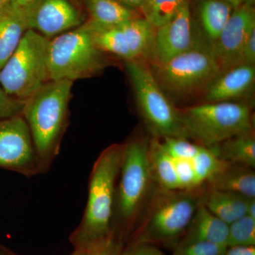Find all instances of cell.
Returning <instances> with one entry per match:
<instances>
[{"instance_id":"6da1fadb","label":"cell","mask_w":255,"mask_h":255,"mask_svg":"<svg viewBox=\"0 0 255 255\" xmlns=\"http://www.w3.org/2000/svg\"><path fill=\"white\" fill-rule=\"evenodd\" d=\"M148 148L152 179L164 191L201 190L227 164L211 147L186 137H155Z\"/></svg>"},{"instance_id":"7a4b0ae2","label":"cell","mask_w":255,"mask_h":255,"mask_svg":"<svg viewBox=\"0 0 255 255\" xmlns=\"http://www.w3.org/2000/svg\"><path fill=\"white\" fill-rule=\"evenodd\" d=\"M124 143L113 144L101 152L89 179L88 196L80 224L70 236L73 254L86 255L112 239L116 188L123 159Z\"/></svg>"},{"instance_id":"3957f363","label":"cell","mask_w":255,"mask_h":255,"mask_svg":"<svg viewBox=\"0 0 255 255\" xmlns=\"http://www.w3.org/2000/svg\"><path fill=\"white\" fill-rule=\"evenodd\" d=\"M73 82L49 80L28 99L21 115L31 132L44 173L60 152L69 124V105Z\"/></svg>"},{"instance_id":"277c9868","label":"cell","mask_w":255,"mask_h":255,"mask_svg":"<svg viewBox=\"0 0 255 255\" xmlns=\"http://www.w3.org/2000/svg\"><path fill=\"white\" fill-rule=\"evenodd\" d=\"M149 142L132 137L124 142L123 159L116 188L112 236L127 232L138 219L153 183L149 159Z\"/></svg>"},{"instance_id":"5b68a950","label":"cell","mask_w":255,"mask_h":255,"mask_svg":"<svg viewBox=\"0 0 255 255\" xmlns=\"http://www.w3.org/2000/svg\"><path fill=\"white\" fill-rule=\"evenodd\" d=\"M105 53L95 46L88 21L48 40L50 80L74 82L95 76L107 66Z\"/></svg>"},{"instance_id":"8992f818","label":"cell","mask_w":255,"mask_h":255,"mask_svg":"<svg viewBox=\"0 0 255 255\" xmlns=\"http://www.w3.org/2000/svg\"><path fill=\"white\" fill-rule=\"evenodd\" d=\"M179 112L188 138L207 147L253 130L251 107L243 102H207Z\"/></svg>"},{"instance_id":"52a82bcc","label":"cell","mask_w":255,"mask_h":255,"mask_svg":"<svg viewBox=\"0 0 255 255\" xmlns=\"http://www.w3.org/2000/svg\"><path fill=\"white\" fill-rule=\"evenodd\" d=\"M46 37L25 32L14 53L0 70V85L8 95L25 101L49 81Z\"/></svg>"},{"instance_id":"ba28073f","label":"cell","mask_w":255,"mask_h":255,"mask_svg":"<svg viewBox=\"0 0 255 255\" xmlns=\"http://www.w3.org/2000/svg\"><path fill=\"white\" fill-rule=\"evenodd\" d=\"M125 68L139 111L155 137L188 138L179 110L166 97L150 68L143 62L133 60H125Z\"/></svg>"},{"instance_id":"9c48e42d","label":"cell","mask_w":255,"mask_h":255,"mask_svg":"<svg viewBox=\"0 0 255 255\" xmlns=\"http://www.w3.org/2000/svg\"><path fill=\"white\" fill-rule=\"evenodd\" d=\"M150 70L162 90L178 97L206 90L221 72L211 47L205 43L163 63L152 64Z\"/></svg>"},{"instance_id":"30bf717a","label":"cell","mask_w":255,"mask_h":255,"mask_svg":"<svg viewBox=\"0 0 255 255\" xmlns=\"http://www.w3.org/2000/svg\"><path fill=\"white\" fill-rule=\"evenodd\" d=\"M146 213L145 237L155 241L177 238L189 226L201 204V191H171L159 189Z\"/></svg>"},{"instance_id":"8fae6325","label":"cell","mask_w":255,"mask_h":255,"mask_svg":"<svg viewBox=\"0 0 255 255\" xmlns=\"http://www.w3.org/2000/svg\"><path fill=\"white\" fill-rule=\"evenodd\" d=\"M0 167L28 178L45 174L31 132L21 114L0 121Z\"/></svg>"},{"instance_id":"7c38bea8","label":"cell","mask_w":255,"mask_h":255,"mask_svg":"<svg viewBox=\"0 0 255 255\" xmlns=\"http://www.w3.org/2000/svg\"><path fill=\"white\" fill-rule=\"evenodd\" d=\"M190 1L187 0L172 19L156 28L149 58L152 64L163 63L204 43L194 38Z\"/></svg>"},{"instance_id":"4fadbf2b","label":"cell","mask_w":255,"mask_h":255,"mask_svg":"<svg viewBox=\"0 0 255 255\" xmlns=\"http://www.w3.org/2000/svg\"><path fill=\"white\" fill-rule=\"evenodd\" d=\"M23 9L28 30L49 39L83 23L80 11L70 0H34Z\"/></svg>"},{"instance_id":"5bb4252c","label":"cell","mask_w":255,"mask_h":255,"mask_svg":"<svg viewBox=\"0 0 255 255\" xmlns=\"http://www.w3.org/2000/svg\"><path fill=\"white\" fill-rule=\"evenodd\" d=\"M255 30L254 7L241 4L235 8L219 38L211 46L221 71L237 65L243 46Z\"/></svg>"},{"instance_id":"9a60e30c","label":"cell","mask_w":255,"mask_h":255,"mask_svg":"<svg viewBox=\"0 0 255 255\" xmlns=\"http://www.w3.org/2000/svg\"><path fill=\"white\" fill-rule=\"evenodd\" d=\"M255 65H239L223 70L206 89L208 102H234L254 86Z\"/></svg>"},{"instance_id":"2e32d148","label":"cell","mask_w":255,"mask_h":255,"mask_svg":"<svg viewBox=\"0 0 255 255\" xmlns=\"http://www.w3.org/2000/svg\"><path fill=\"white\" fill-rule=\"evenodd\" d=\"M24 9L11 1L0 11V70L27 31Z\"/></svg>"},{"instance_id":"e0dca14e","label":"cell","mask_w":255,"mask_h":255,"mask_svg":"<svg viewBox=\"0 0 255 255\" xmlns=\"http://www.w3.org/2000/svg\"><path fill=\"white\" fill-rule=\"evenodd\" d=\"M184 243L206 242L228 248L229 225L210 212L202 204L194 212Z\"/></svg>"},{"instance_id":"ac0fdd59","label":"cell","mask_w":255,"mask_h":255,"mask_svg":"<svg viewBox=\"0 0 255 255\" xmlns=\"http://www.w3.org/2000/svg\"><path fill=\"white\" fill-rule=\"evenodd\" d=\"M251 199L234 193L209 187L201 194V204L228 225L247 215Z\"/></svg>"},{"instance_id":"d6986e66","label":"cell","mask_w":255,"mask_h":255,"mask_svg":"<svg viewBox=\"0 0 255 255\" xmlns=\"http://www.w3.org/2000/svg\"><path fill=\"white\" fill-rule=\"evenodd\" d=\"M207 187L255 199V169L227 163L215 174Z\"/></svg>"},{"instance_id":"ffe728a7","label":"cell","mask_w":255,"mask_h":255,"mask_svg":"<svg viewBox=\"0 0 255 255\" xmlns=\"http://www.w3.org/2000/svg\"><path fill=\"white\" fill-rule=\"evenodd\" d=\"M197 5L201 29L211 47L219 38L234 7L226 0H199Z\"/></svg>"},{"instance_id":"44dd1931","label":"cell","mask_w":255,"mask_h":255,"mask_svg":"<svg viewBox=\"0 0 255 255\" xmlns=\"http://www.w3.org/2000/svg\"><path fill=\"white\" fill-rule=\"evenodd\" d=\"M211 148L223 162L255 169V136L253 130L231 137Z\"/></svg>"},{"instance_id":"7402d4cb","label":"cell","mask_w":255,"mask_h":255,"mask_svg":"<svg viewBox=\"0 0 255 255\" xmlns=\"http://www.w3.org/2000/svg\"><path fill=\"white\" fill-rule=\"evenodd\" d=\"M131 54L132 60L142 61L149 58L156 28L141 16L132 18L121 25Z\"/></svg>"},{"instance_id":"603a6c76","label":"cell","mask_w":255,"mask_h":255,"mask_svg":"<svg viewBox=\"0 0 255 255\" xmlns=\"http://www.w3.org/2000/svg\"><path fill=\"white\" fill-rule=\"evenodd\" d=\"M92 22L103 27L119 26L138 16L117 0H82Z\"/></svg>"},{"instance_id":"cb8c5ba5","label":"cell","mask_w":255,"mask_h":255,"mask_svg":"<svg viewBox=\"0 0 255 255\" xmlns=\"http://www.w3.org/2000/svg\"><path fill=\"white\" fill-rule=\"evenodd\" d=\"M92 39L95 46L104 53L119 57L124 60H131L130 50L120 26L103 27L88 20Z\"/></svg>"},{"instance_id":"d4e9b609","label":"cell","mask_w":255,"mask_h":255,"mask_svg":"<svg viewBox=\"0 0 255 255\" xmlns=\"http://www.w3.org/2000/svg\"><path fill=\"white\" fill-rule=\"evenodd\" d=\"M187 0H144L140 13L155 28L175 16Z\"/></svg>"},{"instance_id":"484cf974","label":"cell","mask_w":255,"mask_h":255,"mask_svg":"<svg viewBox=\"0 0 255 255\" xmlns=\"http://www.w3.org/2000/svg\"><path fill=\"white\" fill-rule=\"evenodd\" d=\"M227 246H255V218L245 215L229 224Z\"/></svg>"},{"instance_id":"4316f807","label":"cell","mask_w":255,"mask_h":255,"mask_svg":"<svg viewBox=\"0 0 255 255\" xmlns=\"http://www.w3.org/2000/svg\"><path fill=\"white\" fill-rule=\"evenodd\" d=\"M226 249V247L206 242H189L178 247L174 255H224Z\"/></svg>"},{"instance_id":"83f0119b","label":"cell","mask_w":255,"mask_h":255,"mask_svg":"<svg viewBox=\"0 0 255 255\" xmlns=\"http://www.w3.org/2000/svg\"><path fill=\"white\" fill-rule=\"evenodd\" d=\"M24 102L8 95L0 85V121L21 115Z\"/></svg>"},{"instance_id":"f1b7e54d","label":"cell","mask_w":255,"mask_h":255,"mask_svg":"<svg viewBox=\"0 0 255 255\" xmlns=\"http://www.w3.org/2000/svg\"><path fill=\"white\" fill-rule=\"evenodd\" d=\"M255 30L248 37L243 46L237 65H255Z\"/></svg>"},{"instance_id":"f546056e","label":"cell","mask_w":255,"mask_h":255,"mask_svg":"<svg viewBox=\"0 0 255 255\" xmlns=\"http://www.w3.org/2000/svg\"><path fill=\"white\" fill-rule=\"evenodd\" d=\"M86 255H119V248L112 238L103 244L96 247Z\"/></svg>"},{"instance_id":"4dcf8cb0","label":"cell","mask_w":255,"mask_h":255,"mask_svg":"<svg viewBox=\"0 0 255 255\" xmlns=\"http://www.w3.org/2000/svg\"><path fill=\"white\" fill-rule=\"evenodd\" d=\"M224 255H255V246L229 247Z\"/></svg>"},{"instance_id":"1f68e13d","label":"cell","mask_w":255,"mask_h":255,"mask_svg":"<svg viewBox=\"0 0 255 255\" xmlns=\"http://www.w3.org/2000/svg\"><path fill=\"white\" fill-rule=\"evenodd\" d=\"M125 255H162L160 252L152 247L139 246L130 250Z\"/></svg>"},{"instance_id":"d6a6232c","label":"cell","mask_w":255,"mask_h":255,"mask_svg":"<svg viewBox=\"0 0 255 255\" xmlns=\"http://www.w3.org/2000/svg\"><path fill=\"white\" fill-rule=\"evenodd\" d=\"M124 6L135 11V12H140V9L142 6L144 0H117Z\"/></svg>"},{"instance_id":"836d02e7","label":"cell","mask_w":255,"mask_h":255,"mask_svg":"<svg viewBox=\"0 0 255 255\" xmlns=\"http://www.w3.org/2000/svg\"><path fill=\"white\" fill-rule=\"evenodd\" d=\"M247 215L255 219V199H252L250 201Z\"/></svg>"},{"instance_id":"e575fe53","label":"cell","mask_w":255,"mask_h":255,"mask_svg":"<svg viewBox=\"0 0 255 255\" xmlns=\"http://www.w3.org/2000/svg\"><path fill=\"white\" fill-rule=\"evenodd\" d=\"M12 1H14L16 4L19 5L21 7L25 8L31 4L34 0H12Z\"/></svg>"},{"instance_id":"d590c367","label":"cell","mask_w":255,"mask_h":255,"mask_svg":"<svg viewBox=\"0 0 255 255\" xmlns=\"http://www.w3.org/2000/svg\"><path fill=\"white\" fill-rule=\"evenodd\" d=\"M0 255H23L17 254L15 253L14 252L9 251V250L6 249L4 247L0 246Z\"/></svg>"},{"instance_id":"8d00e7d4","label":"cell","mask_w":255,"mask_h":255,"mask_svg":"<svg viewBox=\"0 0 255 255\" xmlns=\"http://www.w3.org/2000/svg\"><path fill=\"white\" fill-rule=\"evenodd\" d=\"M226 1L231 3L233 5V7H234V9L242 4V0H226Z\"/></svg>"},{"instance_id":"74e56055","label":"cell","mask_w":255,"mask_h":255,"mask_svg":"<svg viewBox=\"0 0 255 255\" xmlns=\"http://www.w3.org/2000/svg\"><path fill=\"white\" fill-rule=\"evenodd\" d=\"M12 0H0V11L5 7L9 3L11 2Z\"/></svg>"},{"instance_id":"f35d334b","label":"cell","mask_w":255,"mask_h":255,"mask_svg":"<svg viewBox=\"0 0 255 255\" xmlns=\"http://www.w3.org/2000/svg\"><path fill=\"white\" fill-rule=\"evenodd\" d=\"M255 0H242V4L249 5V6H254Z\"/></svg>"},{"instance_id":"ab89813d","label":"cell","mask_w":255,"mask_h":255,"mask_svg":"<svg viewBox=\"0 0 255 255\" xmlns=\"http://www.w3.org/2000/svg\"><path fill=\"white\" fill-rule=\"evenodd\" d=\"M70 1H71L72 2H73V4H75V3H76V4H78L80 0H70Z\"/></svg>"},{"instance_id":"60d3db41","label":"cell","mask_w":255,"mask_h":255,"mask_svg":"<svg viewBox=\"0 0 255 255\" xmlns=\"http://www.w3.org/2000/svg\"><path fill=\"white\" fill-rule=\"evenodd\" d=\"M75 255L73 254V255Z\"/></svg>"}]
</instances>
